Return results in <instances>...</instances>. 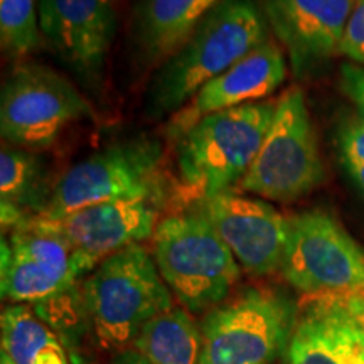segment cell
Returning a JSON list of instances; mask_svg holds the SVG:
<instances>
[{
    "label": "cell",
    "instance_id": "cell-1",
    "mask_svg": "<svg viewBox=\"0 0 364 364\" xmlns=\"http://www.w3.org/2000/svg\"><path fill=\"white\" fill-rule=\"evenodd\" d=\"M268 36L270 27L258 0H221L157 66L145 91V113L152 120L176 115L204 85L267 43Z\"/></svg>",
    "mask_w": 364,
    "mask_h": 364
},
{
    "label": "cell",
    "instance_id": "cell-2",
    "mask_svg": "<svg viewBox=\"0 0 364 364\" xmlns=\"http://www.w3.org/2000/svg\"><path fill=\"white\" fill-rule=\"evenodd\" d=\"M81 294L95 338L105 349L134 343L150 318L174 307L156 260L140 243L105 258L86 277Z\"/></svg>",
    "mask_w": 364,
    "mask_h": 364
},
{
    "label": "cell",
    "instance_id": "cell-3",
    "mask_svg": "<svg viewBox=\"0 0 364 364\" xmlns=\"http://www.w3.org/2000/svg\"><path fill=\"white\" fill-rule=\"evenodd\" d=\"M154 260L172 295L189 312L220 306L241 275L235 255L194 206L159 221Z\"/></svg>",
    "mask_w": 364,
    "mask_h": 364
},
{
    "label": "cell",
    "instance_id": "cell-4",
    "mask_svg": "<svg viewBox=\"0 0 364 364\" xmlns=\"http://www.w3.org/2000/svg\"><path fill=\"white\" fill-rule=\"evenodd\" d=\"M277 102H258L201 118L176 140L177 166L186 188L203 198L243 181L270 130Z\"/></svg>",
    "mask_w": 364,
    "mask_h": 364
},
{
    "label": "cell",
    "instance_id": "cell-5",
    "mask_svg": "<svg viewBox=\"0 0 364 364\" xmlns=\"http://www.w3.org/2000/svg\"><path fill=\"white\" fill-rule=\"evenodd\" d=\"M295 324L292 300L250 287L203 318L199 364H279L289 354Z\"/></svg>",
    "mask_w": 364,
    "mask_h": 364
},
{
    "label": "cell",
    "instance_id": "cell-6",
    "mask_svg": "<svg viewBox=\"0 0 364 364\" xmlns=\"http://www.w3.org/2000/svg\"><path fill=\"white\" fill-rule=\"evenodd\" d=\"M162 145L149 136L100 149L71 167L53 188L44 218H61L93 204L118 199L162 201Z\"/></svg>",
    "mask_w": 364,
    "mask_h": 364
},
{
    "label": "cell",
    "instance_id": "cell-7",
    "mask_svg": "<svg viewBox=\"0 0 364 364\" xmlns=\"http://www.w3.org/2000/svg\"><path fill=\"white\" fill-rule=\"evenodd\" d=\"M93 115L88 98L51 68L22 63L9 73L0 91L4 142L44 150L75 122Z\"/></svg>",
    "mask_w": 364,
    "mask_h": 364
},
{
    "label": "cell",
    "instance_id": "cell-8",
    "mask_svg": "<svg viewBox=\"0 0 364 364\" xmlns=\"http://www.w3.org/2000/svg\"><path fill=\"white\" fill-rule=\"evenodd\" d=\"M324 179L316 132L306 98L299 88L277 100L270 130L240 188L263 199L290 203L316 189Z\"/></svg>",
    "mask_w": 364,
    "mask_h": 364
},
{
    "label": "cell",
    "instance_id": "cell-9",
    "mask_svg": "<svg viewBox=\"0 0 364 364\" xmlns=\"http://www.w3.org/2000/svg\"><path fill=\"white\" fill-rule=\"evenodd\" d=\"M280 272L294 289L314 297L364 294V252L322 211L289 218Z\"/></svg>",
    "mask_w": 364,
    "mask_h": 364
},
{
    "label": "cell",
    "instance_id": "cell-10",
    "mask_svg": "<svg viewBox=\"0 0 364 364\" xmlns=\"http://www.w3.org/2000/svg\"><path fill=\"white\" fill-rule=\"evenodd\" d=\"M41 36L49 51L86 91L103 90L107 59L117 36L113 0H38Z\"/></svg>",
    "mask_w": 364,
    "mask_h": 364
},
{
    "label": "cell",
    "instance_id": "cell-11",
    "mask_svg": "<svg viewBox=\"0 0 364 364\" xmlns=\"http://www.w3.org/2000/svg\"><path fill=\"white\" fill-rule=\"evenodd\" d=\"M81 279L70 245L39 216L2 240V297L12 304L48 302Z\"/></svg>",
    "mask_w": 364,
    "mask_h": 364
},
{
    "label": "cell",
    "instance_id": "cell-12",
    "mask_svg": "<svg viewBox=\"0 0 364 364\" xmlns=\"http://www.w3.org/2000/svg\"><path fill=\"white\" fill-rule=\"evenodd\" d=\"M161 204L156 199H118L54 220L39 218L70 245L76 270L83 277L113 253L154 236Z\"/></svg>",
    "mask_w": 364,
    "mask_h": 364
},
{
    "label": "cell",
    "instance_id": "cell-13",
    "mask_svg": "<svg viewBox=\"0 0 364 364\" xmlns=\"http://www.w3.org/2000/svg\"><path fill=\"white\" fill-rule=\"evenodd\" d=\"M194 208L216 228L240 267L253 275L280 270L289 218L282 216L272 204L225 191L198 199Z\"/></svg>",
    "mask_w": 364,
    "mask_h": 364
},
{
    "label": "cell",
    "instance_id": "cell-14",
    "mask_svg": "<svg viewBox=\"0 0 364 364\" xmlns=\"http://www.w3.org/2000/svg\"><path fill=\"white\" fill-rule=\"evenodd\" d=\"M270 33L287 49L297 78L339 54L356 0H260Z\"/></svg>",
    "mask_w": 364,
    "mask_h": 364
},
{
    "label": "cell",
    "instance_id": "cell-15",
    "mask_svg": "<svg viewBox=\"0 0 364 364\" xmlns=\"http://www.w3.org/2000/svg\"><path fill=\"white\" fill-rule=\"evenodd\" d=\"M287 76L284 51L268 39L218 78L204 85L194 98L171 117L167 134L172 140L184 135L204 117L263 102L280 88Z\"/></svg>",
    "mask_w": 364,
    "mask_h": 364
},
{
    "label": "cell",
    "instance_id": "cell-16",
    "mask_svg": "<svg viewBox=\"0 0 364 364\" xmlns=\"http://www.w3.org/2000/svg\"><path fill=\"white\" fill-rule=\"evenodd\" d=\"M287 356L290 364H364V344L338 299L317 297L297 317Z\"/></svg>",
    "mask_w": 364,
    "mask_h": 364
},
{
    "label": "cell",
    "instance_id": "cell-17",
    "mask_svg": "<svg viewBox=\"0 0 364 364\" xmlns=\"http://www.w3.org/2000/svg\"><path fill=\"white\" fill-rule=\"evenodd\" d=\"M221 0H140L132 24L134 51L144 66H161Z\"/></svg>",
    "mask_w": 364,
    "mask_h": 364
},
{
    "label": "cell",
    "instance_id": "cell-18",
    "mask_svg": "<svg viewBox=\"0 0 364 364\" xmlns=\"http://www.w3.org/2000/svg\"><path fill=\"white\" fill-rule=\"evenodd\" d=\"M48 172L33 150L6 145L0 154V208L4 228H17L44 215L51 201Z\"/></svg>",
    "mask_w": 364,
    "mask_h": 364
},
{
    "label": "cell",
    "instance_id": "cell-19",
    "mask_svg": "<svg viewBox=\"0 0 364 364\" xmlns=\"http://www.w3.org/2000/svg\"><path fill=\"white\" fill-rule=\"evenodd\" d=\"M134 346L150 364H199L203 331L186 309L172 307L150 318Z\"/></svg>",
    "mask_w": 364,
    "mask_h": 364
},
{
    "label": "cell",
    "instance_id": "cell-20",
    "mask_svg": "<svg viewBox=\"0 0 364 364\" xmlns=\"http://www.w3.org/2000/svg\"><path fill=\"white\" fill-rule=\"evenodd\" d=\"M2 353L14 364H71L54 331L26 304L2 312Z\"/></svg>",
    "mask_w": 364,
    "mask_h": 364
},
{
    "label": "cell",
    "instance_id": "cell-21",
    "mask_svg": "<svg viewBox=\"0 0 364 364\" xmlns=\"http://www.w3.org/2000/svg\"><path fill=\"white\" fill-rule=\"evenodd\" d=\"M41 39L38 0H0V43L7 56H29Z\"/></svg>",
    "mask_w": 364,
    "mask_h": 364
},
{
    "label": "cell",
    "instance_id": "cell-22",
    "mask_svg": "<svg viewBox=\"0 0 364 364\" xmlns=\"http://www.w3.org/2000/svg\"><path fill=\"white\" fill-rule=\"evenodd\" d=\"M339 54L354 65L364 66V0H356L354 4L348 24L344 27Z\"/></svg>",
    "mask_w": 364,
    "mask_h": 364
},
{
    "label": "cell",
    "instance_id": "cell-23",
    "mask_svg": "<svg viewBox=\"0 0 364 364\" xmlns=\"http://www.w3.org/2000/svg\"><path fill=\"white\" fill-rule=\"evenodd\" d=\"M339 152L346 169L364 164V118L348 120L339 130Z\"/></svg>",
    "mask_w": 364,
    "mask_h": 364
},
{
    "label": "cell",
    "instance_id": "cell-24",
    "mask_svg": "<svg viewBox=\"0 0 364 364\" xmlns=\"http://www.w3.org/2000/svg\"><path fill=\"white\" fill-rule=\"evenodd\" d=\"M339 86L364 118V66L344 63L339 70Z\"/></svg>",
    "mask_w": 364,
    "mask_h": 364
},
{
    "label": "cell",
    "instance_id": "cell-25",
    "mask_svg": "<svg viewBox=\"0 0 364 364\" xmlns=\"http://www.w3.org/2000/svg\"><path fill=\"white\" fill-rule=\"evenodd\" d=\"M336 299H338L344 316L348 317L349 324L354 327L358 338L361 339V343L364 344V294L346 295V297Z\"/></svg>",
    "mask_w": 364,
    "mask_h": 364
},
{
    "label": "cell",
    "instance_id": "cell-26",
    "mask_svg": "<svg viewBox=\"0 0 364 364\" xmlns=\"http://www.w3.org/2000/svg\"><path fill=\"white\" fill-rule=\"evenodd\" d=\"M112 364H150L139 351H124L113 359Z\"/></svg>",
    "mask_w": 364,
    "mask_h": 364
},
{
    "label": "cell",
    "instance_id": "cell-27",
    "mask_svg": "<svg viewBox=\"0 0 364 364\" xmlns=\"http://www.w3.org/2000/svg\"><path fill=\"white\" fill-rule=\"evenodd\" d=\"M348 172H349V174H351L354 182H356V184H358V188L364 193V164H361V166L349 167Z\"/></svg>",
    "mask_w": 364,
    "mask_h": 364
},
{
    "label": "cell",
    "instance_id": "cell-28",
    "mask_svg": "<svg viewBox=\"0 0 364 364\" xmlns=\"http://www.w3.org/2000/svg\"><path fill=\"white\" fill-rule=\"evenodd\" d=\"M0 364H14V363L2 353V356H0Z\"/></svg>",
    "mask_w": 364,
    "mask_h": 364
}]
</instances>
